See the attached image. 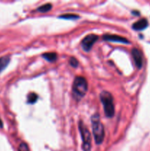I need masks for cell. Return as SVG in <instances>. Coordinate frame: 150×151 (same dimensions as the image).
<instances>
[{
	"label": "cell",
	"instance_id": "1",
	"mask_svg": "<svg viewBox=\"0 0 150 151\" xmlns=\"http://www.w3.org/2000/svg\"><path fill=\"white\" fill-rule=\"evenodd\" d=\"M93 135L97 145L102 143L104 138V128L102 122L100 120L99 114H95L91 117Z\"/></svg>",
	"mask_w": 150,
	"mask_h": 151
},
{
	"label": "cell",
	"instance_id": "2",
	"mask_svg": "<svg viewBox=\"0 0 150 151\" xmlns=\"http://www.w3.org/2000/svg\"><path fill=\"white\" fill-rule=\"evenodd\" d=\"M100 100L104 107V111L106 116L109 118L113 117L115 114V107L112 94L108 91H103L100 94Z\"/></svg>",
	"mask_w": 150,
	"mask_h": 151
},
{
	"label": "cell",
	"instance_id": "3",
	"mask_svg": "<svg viewBox=\"0 0 150 151\" xmlns=\"http://www.w3.org/2000/svg\"><path fill=\"white\" fill-rule=\"evenodd\" d=\"M72 91L76 98L79 99L84 97L88 91V83L85 78L81 76L76 77L74 81Z\"/></svg>",
	"mask_w": 150,
	"mask_h": 151
},
{
	"label": "cell",
	"instance_id": "4",
	"mask_svg": "<svg viewBox=\"0 0 150 151\" xmlns=\"http://www.w3.org/2000/svg\"><path fill=\"white\" fill-rule=\"evenodd\" d=\"M79 129L82 140V150L90 151L91 148V135L88 127L82 120L79 122Z\"/></svg>",
	"mask_w": 150,
	"mask_h": 151
},
{
	"label": "cell",
	"instance_id": "5",
	"mask_svg": "<svg viewBox=\"0 0 150 151\" xmlns=\"http://www.w3.org/2000/svg\"><path fill=\"white\" fill-rule=\"evenodd\" d=\"M97 39H98V36L95 34H90L85 36L82 41V47L83 50L87 52L90 51Z\"/></svg>",
	"mask_w": 150,
	"mask_h": 151
},
{
	"label": "cell",
	"instance_id": "6",
	"mask_svg": "<svg viewBox=\"0 0 150 151\" xmlns=\"http://www.w3.org/2000/svg\"><path fill=\"white\" fill-rule=\"evenodd\" d=\"M131 52H132V58H133L136 66L138 69H141L143 66V55L141 52L138 49L133 48Z\"/></svg>",
	"mask_w": 150,
	"mask_h": 151
},
{
	"label": "cell",
	"instance_id": "7",
	"mask_svg": "<svg viewBox=\"0 0 150 151\" xmlns=\"http://www.w3.org/2000/svg\"><path fill=\"white\" fill-rule=\"evenodd\" d=\"M105 41H111V42H118V43H122V44H130L129 41L126 39V38L124 37L119 36L117 35H104L103 36Z\"/></svg>",
	"mask_w": 150,
	"mask_h": 151
},
{
	"label": "cell",
	"instance_id": "8",
	"mask_svg": "<svg viewBox=\"0 0 150 151\" xmlns=\"http://www.w3.org/2000/svg\"><path fill=\"white\" fill-rule=\"evenodd\" d=\"M148 25L149 23L146 19H141L135 22L132 24V27L135 30H143V29H146L148 27Z\"/></svg>",
	"mask_w": 150,
	"mask_h": 151
},
{
	"label": "cell",
	"instance_id": "9",
	"mask_svg": "<svg viewBox=\"0 0 150 151\" xmlns=\"http://www.w3.org/2000/svg\"><path fill=\"white\" fill-rule=\"evenodd\" d=\"M10 56L5 55L0 58V72H2L10 63Z\"/></svg>",
	"mask_w": 150,
	"mask_h": 151
},
{
	"label": "cell",
	"instance_id": "10",
	"mask_svg": "<svg viewBox=\"0 0 150 151\" xmlns=\"http://www.w3.org/2000/svg\"><path fill=\"white\" fill-rule=\"evenodd\" d=\"M42 57L44 58L45 60H48L49 62H54L57 60V55L55 52H46L44 53L42 55Z\"/></svg>",
	"mask_w": 150,
	"mask_h": 151
},
{
	"label": "cell",
	"instance_id": "11",
	"mask_svg": "<svg viewBox=\"0 0 150 151\" xmlns=\"http://www.w3.org/2000/svg\"><path fill=\"white\" fill-rule=\"evenodd\" d=\"M51 7H52V5L50 3H47V4H43V5L38 7L37 8V11L41 12V13H46V12L49 11L51 10Z\"/></svg>",
	"mask_w": 150,
	"mask_h": 151
},
{
	"label": "cell",
	"instance_id": "12",
	"mask_svg": "<svg viewBox=\"0 0 150 151\" xmlns=\"http://www.w3.org/2000/svg\"><path fill=\"white\" fill-rule=\"evenodd\" d=\"M38 96L35 93H30L27 97V102L29 104H33L37 101Z\"/></svg>",
	"mask_w": 150,
	"mask_h": 151
},
{
	"label": "cell",
	"instance_id": "13",
	"mask_svg": "<svg viewBox=\"0 0 150 151\" xmlns=\"http://www.w3.org/2000/svg\"><path fill=\"white\" fill-rule=\"evenodd\" d=\"M60 19H79V16L76 14H64V15H61V16H59Z\"/></svg>",
	"mask_w": 150,
	"mask_h": 151
},
{
	"label": "cell",
	"instance_id": "14",
	"mask_svg": "<svg viewBox=\"0 0 150 151\" xmlns=\"http://www.w3.org/2000/svg\"><path fill=\"white\" fill-rule=\"evenodd\" d=\"M69 63L71 66L73 67H77L78 65H79V61L77 60V59H76L75 58L71 57L69 60Z\"/></svg>",
	"mask_w": 150,
	"mask_h": 151
},
{
	"label": "cell",
	"instance_id": "15",
	"mask_svg": "<svg viewBox=\"0 0 150 151\" xmlns=\"http://www.w3.org/2000/svg\"><path fill=\"white\" fill-rule=\"evenodd\" d=\"M19 151H29L28 145L25 142L21 143L19 147Z\"/></svg>",
	"mask_w": 150,
	"mask_h": 151
},
{
	"label": "cell",
	"instance_id": "16",
	"mask_svg": "<svg viewBox=\"0 0 150 151\" xmlns=\"http://www.w3.org/2000/svg\"><path fill=\"white\" fill-rule=\"evenodd\" d=\"M132 13L134 15H136V16H139L140 15L139 11H138V10H133V11L132 12Z\"/></svg>",
	"mask_w": 150,
	"mask_h": 151
},
{
	"label": "cell",
	"instance_id": "17",
	"mask_svg": "<svg viewBox=\"0 0 150 151\" xmlns=\"http://www.w3.org/2000/svg\"><path fill=\"white\" fill-rule=\"evenodd\" d=\"M3 128V122L2 121H1V119H0V128Z\"/></svg>",
	"mask_w": 150,
	"mask_h": 151
}]
</instances>
